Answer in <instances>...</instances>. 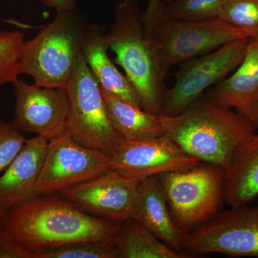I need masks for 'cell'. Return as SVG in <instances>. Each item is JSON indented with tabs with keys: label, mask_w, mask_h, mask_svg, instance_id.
Returning a JSON list of instances; mask_svg holds the SVG:
<instances>
[{
	"label": "cell",
	"mask_w": 258,
	"mask_h": 258,
	"mask_svg": "<svg viewBox=\"0 0 258 258\" xmlns=\"http://www.w3.org/2000/svg\"><path fill=\"white\" fill-rule=\"evenodd\" d=\"M25 34L20 31L0 32V86L18 81Z\"/></svg>",
	"instance_id": "603a6c76"
},
{
	"label": "cell",
	"mask_w": 258,
	"mask_h": 258,
	"mask_svg": "<svg viewBox=\"0 0 258 258\" xmlns=\"http://www.w3.org/2000/svg\"><path fill=\"white\" fill-rule=\"evenodd\" d=\"M164 7L160 0H149L147 9L142 15L146 30L152 35L154 29L160 23Z\"/></svg>",
	"instance_id": "4316f807"
},
{
	"label": "cell",
	"mask_w": 258,
	"mask_h": 258,
	"mask_svg": "<svg viewBox=\"0 0 258 258\" xmlns=\"http://www.w3.org/2000/svg\"><path fill=\"white\" fill-rule=\"evenodd\" d=\"M0 258H34V254L10 238L0 223Z\"/></svg>",
	"instance_id": "484cf974"
},
{
	"label": "cell",
	"mask_w": 258,
	"mask_h": 258,
	"mask_svg": "<svg viewBox=\"0 0 258 258\" xmlns=\"http://www.w3.org/2000/svg\"><path fill=\"white\" fill-rule=\"evenodd\" d=\"M33 254L34 258H118L114 245L98 242H76Z\"/></svg>",
	"instance_id": "cb8c5ba5"
},
{
	"label": "cell",
	"mask_w": 258,
	"mask_h": 258,
	"mask_svg": "<svg viewBox=\"0 0 258 258\" xmlns=\"http://www.w3.org/2000/svg\"><path fill=\"white\" fill-rule=\"evenodd\" d=\"M26 141L13 123L0 120V175L18 156Z\"/></svg>",
	"instance_id": "d4e9b609"
},
{
	"label": "cell",
	"mask_w": 258,
	"mask_h": 258,
	"mask_svg": "<svg viewBox=\"0 0 258 258\" xmlns=\"http://www.w3.org/2000/svg\"><path fill=\"white\" fill-rule=\"evenodd\" d=\"M49 141L36 136L0 175V208L4 211L30 200L46 156Z\"/></svg>",
	"instance_id": "9a60e30c"
},
{
	"label": "cell",
	"mask_w": 258,
	"mask_h": 258,
	"mask_svg": "<svg viewBox=\"0 0 258 258\" xmlns=\"http://www.w3.org/2000/svg\"><path fill=\"white\" fill-rule=\"evenodd\" d=\"M248 40L240 39L229 42L213 52L181 63L174 86L164 92L162 115L181 114L204 91L227 78L243 60Z\"/></svg>",
	"instance_id": "9c48e42d"
},
{
	"label": "cell",
	"mask_w": 258,
	"mask_h": 258,
	"mask_svg": "<svg viewBox=\"0 0 258 258\" xmlns=\"http://www.w3.org/2000/svg\"><path fill=\"white\" fill-rule=\"evenodd\" d=\"M206 98L219 106L235 108L258 129V36L249 37L240 66L209 90Z\"/></svg>",
	"instance_id": "5bb4252c"
},
{
	"label": "cell",
	"mask_w": 258,
	"mask_h": 258,
	"mask_svg": "<svg viewBox=\"0 0 258 258\" xmlns=\"http://www.w3.org/2000/svg\"><path fill=\"white\" fill-rule=\"evenodd\" d=\"M110 159L111 169L139 179L162 173L189 170L202 163L183 150L168 135L149 139L121 138Z\"/></svg>",
	"instance_id": "8fae6325"
},
{
	"label": "cell",
	"mask_w": 258,
	"mask_h": 258,
	"mask_svg": "<svg viewBox=\"0 0 258 258\" xmlns=\"http://www.w3.org/2000/svg\"><path fill=\"white\" fill-rule=\"evenodd\" d=\"M157 177L183 237L212 220L226 203V172L222 166L202 162L189 170L162 173Z\"/></svg>",
	"instance_id": "5b68a950"
},
{
	"label": "cell",
	"mask_w": 258,
	"mask_h": 258,
	"mask_svg": "<svg viewBox=\"0 0 258 258\" xmlns=\"http://www.w3.org/2000/svg\"><path fill=\"white\" fill-rule=\"evenodd\" d=\"M143 180L110 169L60 194L86 211L120 223L133 216L139 186Z\"/></svg>",
	"instance_id": "4fadbf2b"
},
{
	"label": "cell",
	"mask_w": 258,
	"mask_h": 258,
	"mask_svg": "<svg viewBox=\"0 0 258 258\" xmlns=\"http://www.w3.org/2000/svg\"><path fill=\"white\" fill-rule=\"evenodd\" d=\"M103 96L112 121L121 138L149 139L167 135L169 116L154 114L104 93Z\"/></svg>",
	"instance_id": "d6986e66"
},
{
	"label": "cell",
	"mask_w": 258,
	"mask_h": 258,
	"mask_svg": "<svg viewBox=\"0 0 258 258\" xmlns=\"http://www.w3.org/2000/svg\"><path fill=\"white\" fill-rule=\"evenodd\" d=\"M13 125L47 141L67 129L70 99L67 88L44 87L18 79L15 83Z\"/></svg>",
	"instance_id": "7c38bea8"
},
{
	"label": "cell",
	"mask_w": 258,
	"mask_h": 258,
	"mask_svg": "<svg viewBox=\"0 0 258 258\" xmlns=\"http://www.w3.org/2000/svg\"><path fill=\"white\" fill-rule=\"evenodd\" d=\"M67 90L70 113L66 130L80 144L110 157L121 137L113 125L103 91L82 52Z\"/></svg>",
	"instance_id": "8992f818"
},
{
	"label": "cell",
	"mask_w": 258,
	"mask_h": 258,
	"mask_svg": "<svg viewBox=\"0 0 258 258\" xmlns=\"http://www.w3.org/2000/svg\"><path fill=\"white\" fill-rule=\"evenodd\" d=\"M44 6L58 12L77 9L76 0H41Z\"/></svg>",
	"instance_id": "83f0119b"
},
{
	"label": "cell",
	"mask_w": 258,
	"mask_h": 258,
	"mask_svg": "<svg viewBox=\"0 0 258 258\" xmlns=\"http://www.w3.org/2000/svg\"><path fill=\"white\" fill-rule=\"evenodd\" d=\"M115 62L138 93L145 111L162 115L166 76L159 63L157 47L146 30L140 7L136 0H122L115 7V20L106 34Z\"/></svg>",
	"instance_id": "3957f363"
},
{
	"label": "cell",
	"mask_w": 258,
	"mask_h": 258,
	"mask_svg": "<svg viewBox=\"0 0 258 258\" xmlns=\"http://www.w3.org/2000/svg\"><path fill=\"white\" fill-rule=\"evenodd\" d=\"M5 212L6 211H4V210H2L1 208H0V223H2L3 221V219H4Z\"/></svg>",
	"instance_id": "f546056e"
},
{
	"label": "cell",
	"mask_w": 258,
	"mask_h": 258,
	"mask_svg": "<svg viewBox=\"0 0 258 258\" xmlns=\"http://www.w3.org/2000/svg\"><path fill=\"white\" fill-rule=\"evenodd\" d=\"M72 204L54 195L35 197L7 210L3 225L12 240L32 253L81 242L114 245L120 223Z\"/></svg>",
	"instance_id": "6da1fadb"
},
{
	"label": "cell",
	"mask_w": 258,
	"mask_h": 258,
	"mask_svg": "<svg viewBox=\"0 0 258 258\" xmlns=\"http://www.w3.org/2000/svg\"><path fill=\"white\" fill-rule=\"evenodd\" d=\"M152 36L165 76L176 64L205 55L229 42L249 38L218 18L200 21L161 20Z\"/></svg>",
	"instance_id": "ba28073f"
},
{
	"label": "cell",
	"mask_w": 258,
	"mask_h": 258,
	"mask_svg": "<svg viewBox=\"0 0 258 258\" xmlns=\"http://www.w3.org/2000/svg\"><path fill=\"white\" fill-rule=\"evenodd\" d=\"M132 217L171 248L181 252L183 236L173 221L165 193L157 176L147 178L141 183Z\"/></svg>",
	"instance_id": "e0dca14e"
},
{
	"label": "cell",
	"mask_w": 258,
	"mask_h": 258,
	"mask_svg": "<svg viewBox=\"0 0 258 258\" xmlns=\"http://www.w3.org/2000/svg\"><path fill=\"white\" fill-rule=\"evenodd\" d=\"M114 247L118 258H191L171 248L133 217L119 224Z\"/></svg>",
	"instance_id": "ffe728a7"
},
{
	"label": "cell",
	"mask_w": 258,
	"mask_h": 258,
	"mask_svg": "<svg viewBox=\"0 0 258 258\" xmlns=\"http://www.w3.org/2000/svg\"><path fill=\"white\" fill-rule=\"evenodd\" d=\"M218 18L249 37L258 36V0H224Z\"/></svg>",
	"instance_id": "7402d4cb"
},
{
	"label": "cell",
	"mask_w": 258,
	"mask_h": 258,
	"mask_svg": "<svg viewBox=\"0 0 258 258\" xmlns=\"http://www.w3.org/2000/svg\"><path fill=\"white\" fill-rule=\"evenodd\" d=\"M88 25L77 9L58 12L31 40L25 42L20 74L31 76L44 87L67 88Z\"/></svg>",
	"instance_id": "277c9868"
},
{
	"label": "cell",
	"mask_w": 258,
	"mask_h": 258,
	"mask_svg": "<svg viewBox=\"0 0 258 258\" xmlns=\"http://www.w3.org/2000/svg\"><path fill=\"white\" fill-rule=\"evenodd\" d=\"M257 129L237 112L200 96L181 114L169 116L167 135L191 157L226 169Z\"/></svg>",
	"instance_id": "7a4b0ae2"
},
{
	"label": "cell",
	"mask_w": 258,
	"mask_h": 258,
	"mask_svg": "<svg viewBox=\"0 0 258 258\" xmlns=\"http://www.w3.org/2000/svg\"><path fill=\"white\" fill-rule=\"evenodd\" d=\"M226 203L249 205L258 197V134H252L237 149L225 169Z\"/></svg>",
	"instance_id": "ac0fdd59"
},
{
	"label": "cell",
	"mask_w": 258,
	"mask_h": 258,
	"mask_svg": "<svg viewBox=\"0 0 258 258\" xmlns=\"http://www.w3.org/2000/svg\"><path fill=\"white\" fill-rule=\"evenodd\" d=\"M231 208L184 236L181 252L191 257L210 253L258 257V206Z\"/></svg>",
	"instance_id": "52a82bcc"
},
{
	"label": "cell",
	"mask_w": 258,
	"mask_h": 258,
	"mask_svg": "<svg viewBox=\"0 0 258 258\" xmlns=\"http://www.w3.org/2000/svg\"><path fill=\"white\" fill-rule=\"evenodd\" d=\"M108 48L104 28L98 24H88L82 53L102 91L107 96L142 108L138 93L128 78L115 67L108 55Z\"/></svg>",
	"instance_id": "2e32d148"
},
{
	"label": "cell",
	"mask_w": 258,
	"mask_h": 258,
	"mask_svg": "<svg viewBox=\"0 0 258 258\" xmlns=\"http://www.w3.org/2000/svg\"><path fill=\"white\" fill-rule=\"evenodd\" d=\"M110 169L109 156L80 144L66 130L49 141L41 173L30 199L62 192Z\"/></svg>",
	"instance_id": "30bf717a"
},
{
	"label": "cell",
	"mask_w": 258,
	"mask_h": 258,
	"mask_svg": "<svg viewBox=\"0 0 258 258\" xmlns=\"http://www.w3.org/2000/svg\"><path fill=\"white\" fill-rule=\"evenodd\" d=\"M224 0H175L165 7L161 20L200 21L218 18Z\"/></svg>",
	"instance_id": "44dd1931"
},
{
	"label": "cell",
	"mask_w": 258,
	"mask_h": 258,
	"mask_svg": "<svg viewBox=\"0 0 258 258\" xmlns=\"http://www.w3.org/2000/svg\"><path fill=\"white\" fill-rule=\"evenodd\" d=\"M161 4H162L163 6L165 8V7L167 6V5H169L170 4L171 2L173 1V0H160Z\"/></svg>",
	"instance_id": "f1b7e54d"
}]
</instances>
